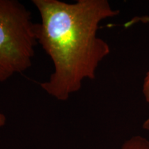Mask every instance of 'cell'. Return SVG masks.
<instances>
[{
  "label": "cell",
  "instance_id": "cell-1",
  "mask_svg": "<svg viewBox=\"0 0 149 149\" xmlns=\"http://www.w3.org/2000/svg\"><path fill=\"white\" fill-rule=\"evenodd\" d=\"M32 2L40 16L36 23L37 42L53 65L49 78L40 86L48 95L65 102L85 80L95 79L99 65L111 53L109 44L99 37V27L120 11L107 0Z\"/></svg>",
  "mask_w": 149,
  "mask_h": 149
},
{
  "label": "cell",
  "instance_id": "cell-2",
  "mask_svg": "<svg viewBox=\"0 0 149 149\" xmlns=\"http://www.w3.org/2000/svg\"><path fill=\"white\" fill-rule=\"evenodd\" d=\"M38 44L36 23L17 0H0V82L31 66Z\"/></svg>",
  "mask_w": 149,
  "mask_h": 149
},
{
  "label": "cell",
  "instance_id": "cell-3",
  "mask_svg": "<svg viewBox=\"0 0 149 149\" xmlns=\"http://www.w3.org/2000/svg\"><path fill=\"white\" fill-rule=\"evenodd\" d=\"M137 23L149 24V16H136L124 24V26L128 28L135 25ZM142 94L147 103L149 104V70L146 72L143 80L142 84Z\"/></svg>",
  "mask_w": 149,
  "mask_h": 149
},
{
  "label": "cell",
  "instance_id": "cell-4",
  "mask_svg": "<svg viewBox=\"0 0 149 149\" xmlns=\"http://www.w3.org/2000/svg\"><path fill=\"white\" fill-rule=\"evenodd\" d=\"M120 149H149V140L141 135H135L124 142Z\"/></svg>",
  "mask_w": 149,
  "mask_h": 149
},
{
  "label": "cell",
  "instance_id": "cell-5",
  "mask_svg": "<svg viewBox=\"0 0 149 149\" xmlns=\"http://www.w3.org/2000/svg\"><path fill=\"white\" fill-rule=\"evenodd\" d=\"M6 117L4 113L0 109V128H2L6 124Z\"/></svg>",
  "mask_w": 149,
  "mask_h": 149
}]
</instances>
